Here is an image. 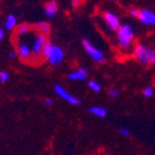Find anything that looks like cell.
Instances as JSON below:
<instances>
[{
  "label": "cell",
  "mask_w": 155,
  "mask_h": 155,
  "mask_svg": "<svg viewBox=\"0 0 155 155\" xmlns=\"http://www.w3.org/2000/svg\"><path fill=\"white\" fill-rule=\"evenodd\" d=\"M120 134L124 137H129L130 136V131L128 130V128H125V127H122L120 128Z\"/></svg>",
  "instance_id": "44dd1931"
},
{
  "label": "cell",
  "mask_w": 155,
  "mask_h": 155,
  "mask_svg": "<svg viewBox=\"0 0 155 155\" xmlns=\"http://www.w3.org/2000/svg\"><path fill=\"white\" fill-rule=\"evenodd\" d=\"M16 25V17L14 15H9L5 21V27L7 29H13Z\"/></svg>",
  "instance_id": "4fadbf2b"
},
{
  "label": "cell",
  "mask_w": 155,
  "mask_h": 155,
  "mask_svg": "<svg viewBox=\"0 0 155 155\" xmlns=\"http://www.w3.org/2000/svg\"><path fill=\"white\" fill-rule=\"evenodd\" d=\"M54 91L57 94V96H59L61 99H64L65 101H67L68 104H80V99L77 98L75 96H73L71 93H69L67 90H65L61 84H56L55 87H54Z\"/></svg>",
  "instance_id": "277c9868"
},
{
  "label": "cell",
  "mask_w": 155,
  "mask_h": 155,
  "mask_svg": "<svg viewBox=\"0 0 155 155\" xmlns=\"http://www.w3.org/2000/svg\"><path fill=\"white\" fill-rule=\"evenodd\" d=\"M9 58L10 59H14L15 57H16V53H14V52H11V53H9Z\"/></svg>",
  "instance_id": "cb8c5ba5"
},
{
  "label": "cell",
  "mask_w": 155,
  "mask_h": 155,
  "mask_svg": "<svg viewBox=\"0 0 155 155\" xmlns=\"http://www.w3.org/2000/svg\"><path fill=\"white\" fill-rule=\"evenodd\" d=\"M140 22L144 25H155V14L150 10H142L139 14Z\"/></svg>",
  "instance_id": "52a82bcc"
},
{
  "label": "cell",
  "mask_w": 155,
  "mask_h": 155,
  "mask_svg": "<svg viewBox=\"0 0 155 155\" xmlns=\"http://www.w3.org/2000/svg\"><path fill=\"white\" fill-rule=\"evenodd\" d=\"M3 36H5V32H3V29H1V28H0V42L2 41Z\"/></svg>",
  "instance_id": "d4e9b609"
},
{
  "label": "cell",
  "mask_w": 155,
  "mask_h": 155,
  "mask_svg": "<svg viewBox=\"0 0 155 155\" xmlns=\"http://www.w3.org/2000/svg\"><path fill=\"white\" fill-rule=\"evenodd\" d=\"M45 43H46L45 36H44L43 34L39 35V36L35 39L34 44H32V52H34V54H36V55L41 54L42 51H43V46Z\"/></svg>",
  "instance_id": "ba28073f"
},
{
  "label": "cell",
  "mask_w": 155,
  "mask_h": 155,
  "mask_svg": "<svg viewBox=\"0 0 155 155\" xmlns=\"http://www.w3.org/2000/svg\"><path fill=\"white\" fill-rule=\"evenodd\" d=\"M129 13H130L131 16H139V14H140V11L137 9H131L130 11H129Z\"/></svg>",
  "instance_id": "7402d4cb"
},
{
  "label": "cell",
  "mask_w": 155,
  "mask_h": 155,
  "mask_svg": "<svg viewBox=\"0 0 155 155\" xmlns=\"http://www.w3.org/2000/svg\"><path fill=\"white\" fill-rule=\"evenodd\" d=\"M18 55L23 61H27L31 55V50L27 44L22 43L18 45Z\"/></svg>",
  "instance_id": "30bf717a"
},
{
  "label": "cell",
  "mask_w": 155,
  "mask_h": 155,
  "mask_svg": "<svg viewBox=\"0 0 155 155\" xmlns=\"http://www.w3.org/2000/svg\"><path fill=\"white\" fill-rule=\"evenodd\" d=\"M9 73L5 72V71H0V82L1 83H5L8 80H9Z\"/></svg>",
  "instance_id": "d6986e66"
},
{
  "label": "cell",
  "mask_w": 155,
  "mask_h": 155,
  "mask_svg": "<svg viewBox=\"0 0 155 155\" xmlns=\"http://www.w3.org/2000/svg\"><path fill=\"white\" fill-rule=\"evenodd\" d=\"M83 43V48L84 50L86 51V53L91 56L93 61H97V63H104V53H102L100 50H98L97 48H95L94 45L91 44V42L88 40H83L82 41Z\"/></svg>",
  "instance_id": "3957f363"
},
{
  "label": "cell",
  "mask_w": 155,
  "mask_h": 155,
  "mask_svg": "<svg viewBox=\"0 0 155 155\" xmlns=\"http://www.w3.org/2000/svg\"><path fill=\"white\" fill-rule=\"evenodd\" d=\"M86 75H87V70L85 68L81 67L79 69H77V70L69 73L68 74V79H70L72 81H82L86 78Z\"/></svg>",
  "instance_id": "9c48e42d"
},
{
  "label": "cell",
  "mask_w": 155,
  "mask_h": 155,
  "mask_svg": "<svg viewBox=\"0 0 155 155\" xmlns=\"http://www.w3.org/2000/svg\"><path fill=\"white\" fill-rule=\"evenodd\" d=\"M37 27H38V28L40 29L41 34H48V32L51 31V25L48 24V23H46V22H40V23H38Z\"/></svg>",
  "instance_id": "5bb4252c"
},
{
  "label": "cell",
  "mask_w": 155,
  "mask_h": 155,
  "mask_svg": "<svg viewBox=\"0 0 155 155\" xmlns=\"http://www.w3.org/2000/svg\"><path fill=\"white\" fill-rule=\"evenodd\" d=\"M104 21H106L107 25L109 26V28H111L112 30H119L120 29V19L119 17L116 16L115 14H113V13H106L104 14Z\"/></svg>",
  "instance_id": "8992f818"
},
{
  "label": "cell",
  "mask_w": 155,
  "mask_h": 155,
  "mask_svg": "<svg viewBox=\"0 0 155 155\" xmlns=\"http://www.w3.org/2000/svg\"><path fill=\"white\" fill-rule=\"evenodd\" d=\"M87 85H88V87H90L91 90H92L93 92H95V93H99L100 91H101V85H100L99 83L97 82V81H95V80L88 81Z\"/></svg>",
  "instance_id": "9a60e30c"
},
{
  "label": "cell",
  "mask_w": 155,
  "mask_h": 155,
  "mask_svg": "<svg viewBox=\"0 0 155 155\" xmlns=\"http://www.w3.org/2000/svg\"><path fill=\"white\" fill-rule=\"evenodd\" d=\"M46 58H48V63L51 64V65L57 66L63 61L64 51L59 48V46L53 45L51 48V51H50V53H48V56H46Z\"/></svg>",
  "instance_id": "5b68a950"
},
{
  "label": "cell",
  "mask_w": 155,
  "mask_h": 155,
  "mask_svg": "<svg viewBox=\"0 0 155 155\" xmlns=\"http://www.w3.org/2000/svg\"><path fill=\"white\" fill-rule=\"evenodd\" d=\"M30 30V26L28 24H22L21 26L17 28V32L18 35H25Z\"/></svg>",
  "instance_id": "2e32d148"
},
{
  "label": "cell",
  "mask_w": 155,
  "mask_h": 155,
  "mask_svg": "<svg viewBox=\"0 0 155 155\" xmlns=\"http://www.w3.org/2000/svg\"><path fill=\"white\" fill-rule=\"evenodd\" d=\"M44 104H45V106H52V104H53V100L48 98V99L44 100Z\"/></svg>",
  "instance_id": "603a6c76"
},
{
  "label": "cell",
  "mask_w": 155,
  "mask_h": 155,
  "mask_svg": "<svg viewBox=\"0 0 155 155\" xmlns=\"http://www.w3.org/2000/svg\"><path fill=\"white\" fill-rule=\"evenodd\" d=\"M135 55L137 59L142 64L155 66V51L153 48L143 44H139L135 48Z\"/></svg>",
  "instance_id": "6da1fadb"
},
{
  "label": "cell",
  "mask_w": 155,
  "mask_h": 155,
  "mask_svg": "<svg viewBox=\"0 0 155 155\" xmlns=\"http://www.w3.org/2000/svg\"><path fill=\"white\" fill-rule=\"evenodd\" d=\"M90 112L93 115L97 116V117H104L107 115V110L104 107L100 106H93L90 108Z\"/></svg>",
  "instance_id": "7c38bea8"
},
{
  "label": "cell",
  "mask_w": 155,
  "mask_h": 155,
  "mask_svg": "<svg viewBox=\"0 0 155 155\" xmlns=\"http://www.w3.org/2000/svg\"><path fill=\"white\" fill-rule=\"evenodd\" d=\"M134 37V30L130 25H122L117 30V42L122 48H127L130 44L131 39Z\"/></svg>",
  "instance_id": "7a4b0ae2"
},
{
  "label": "cell",
  "mask_w": 155,
  "mask_h": 155,
  "mask_svg": "<svg viewBox=\"0 0 155 155\" xmlns=\"http://www.w3.org/2000/svg\"><path fill=\"white\" fill-rule=\"evenodd\" d=\"M57 12V3L55 1H50L45 5V15L48 17H55Z\"/></svg>",
  "instance_id": "8fae6325"
},
{
  "label": "cell",
  "mask_w": 155,
  "mask_h": 155,
  "mask_svg": "<svg viewBox=\"0 0 155 155\" xmlns=\"http://www.w3.org/2000/svg\"><path fill=\"white\" fill-rule=\"evenodd\" d=\"M143 95H144V97H147V98H150V97L153 96V88L151 86H147L143 90Z\"/></svg>",
  "instance_id": "ac0fdd59"
},
{
  "label": "cell",
  "mask_w": 155,
  "mask_h": 155,
  "mask_svg": "<svg viewBox=\"0 0 155 155\" xmlns=\"http://www.w3.org/2000/svg\"><path fill=\"white\" fill-rule=\"evenodd\" d=\"M52 46H53V44L51 43V42H48V41H46V43L44 44V46H43V51H42V54H43L44 56H48V54L50 53V51H51V48H52Z\"/></svg>",
  "instance_id": "e0dca14e"
},
{
  "label": "cell",
  "mask_w": 155,
  "mask_h": 155,
  "mask_svg": "<svg viewBox=\"0 0 155 155\" xmlns=\"http://www.w3.org/2000/svg\"><path fill=\"white\" fill-rule=\"evenodd\" d=\"M108 93H109V96L112 97V98H116V97H119V95H120V91L116 90V88H110Z\"/></svg>",
  "instance_id": "ffe728a7"
}]
</instances>
